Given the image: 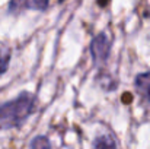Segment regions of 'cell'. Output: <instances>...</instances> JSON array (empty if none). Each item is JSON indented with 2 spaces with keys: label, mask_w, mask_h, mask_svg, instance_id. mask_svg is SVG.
I'll list each match as a JSON object with an SVG mask.
<instances>
[{
  "label": "cell",
  "mask_w": 150,
  "mask_h": 149,
  "mask_svg": "<svg viewBox=\"0 0 150 149\" xmlns=\"http://www.w3.org/2000/svg\"><path fill=\"white\" fill-rule=\"evenodd\" d=\"M134 86L139 95L144 99V102L150 104V72H144L136 76Z\"/></svg>",
  "instance_id": "277c9868"
},
{
  "label": "cell",
  "mask_w": 150,
  "mask_h": 149,
  "mask_svg": "<svg viewBox=\"0 0 150 149\" xmlns=\"http://www.w3.org/2000/svg\"><path fill=\"white\" fill-rule=\"evenodd\" d=\"M10 63V50L4 46H0V75H3Z\"/></svg>",
  "instance_id": "8992f818"
},
{
  "label": "cell",
  "mask_w": 150,
  "mask_h": 149,
  "mask_svg": "<svg viewBox=\"0 0 150 149\" xmlns=\"http://www.w3.org/2000/svg\"><path fill=\"white\" fill-rule=\"evenodd\" d=\"M50 0H10L9 12L19 13L22 10H45Z\"/></svg>",
  "instance_id": "3957f363"
},
{
  "label": "cell",
  "mask_w": 150,
  "mask_h": 149,
  "mask_svg": "<svg viewBox=\"0 0 150 149\" xmlns=\"http://www.w3.org/2000/svg\"><path fill=\"white\" fill-rule=\"evenodd\" d=\"M29 146H31V148H51V143L45 136H37V138L29 143Z\"/></svg>",
  "instance_id": "52a82bcc"
},
{
  "label": "cell",
  "mask_w": 150,
  "mask_h": 149,
  "mask_svg": "<svg viewBox=\"0 0 150 149\" xmlns=\"http://www.w3.org/2000/svg\"><path fill=\"white\" fill-rule=\"evenodd\" d=\"M35 97L22 92L16 98L0 105V129H13L22 126L35 110Z\"/></svg>",
  "instance_id": "6da1fadb"
},
{
  "label": "cell",
  "mask_w": 150,
  "mask_h": 149,
  "mask_svg": "<svg viewBox=\"0 0 150 149\" xmlns=\"http://www.w3.org/2000/svg\"><path fill=\"white\" fill-rule=\"evenodd\" d=\"M91 54H92V60L95 66H102L105 64V61L109 57L111 53V41L106 37V34L100 32L99 35H96L92 41H91Z\"/></svg>",
  "instance_id": "7a4b0ae2"
},
{
  "label": "cell",
  "mask_w": 150,
  "mask_h": 149,
  "mask_svg": "<svg viewBox=\"0 0 150 149\" xmlns=\"http://www.w3.org/2000/svg\"><path fill=\"white\" fill-rule=\"evenodd\" d=\"M95 148H117L118 143L112 136H98L93 142Z\"/></svg>",
  "instance_id": "5b68a950"
}]
</instances>
